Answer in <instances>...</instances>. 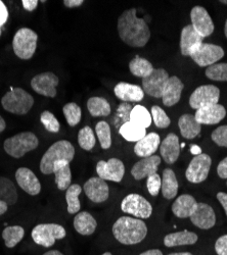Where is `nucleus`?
I'll list each match as a JSON object with an SVG mask.
<instances>
[{
    "label": "nucleus",
    "instance_id": "obj_53",
    "mask_svg": "<svg viewBox=\"0 0 227 255\" xmlns=\"http://www.w3.org/2000/svg\"><path fill=\"white\" fill-rule=\"evenodd\" d=\"M139 255H163V253L159 249H150V250H147V251L142 252Z\"/></svg>",
    "mask_w": 227,
    "mask_h": 255
},
{
    "label": "nucleus",
    "instance_id": "obj_31",
    "mask_svg": "<svg viewBox=\"0 0 227 255\" xmlns=\"http://www.w3.org/2000/svg\"><path fill=\"white\" fill-rule=\"evenodd\" d=\"M161 192L166 199H173L178 192V181L176 175L171 168H165L163 172Z\"/></svg>",
    "mask_w": 227,
    "mask_h": 255
},
{
    "label": "nucleus",
    "instance_id": "obj_51",
    "mask_svg": "<svg viewBox=\"0 0 227 255\" xmlns=\"http://www.w3.org/2000/svg\"><path fill=\"white\" fill-rule=\"evenodd\" d=\"M63 3L65 6L69 7V8H75V7L81 6L84 3V1L83 0H65Z\"/></svg>",
    "mask_w": 227,
    "mask_h": 255
},
{
    "label": "nucleus",
    "instance_id": "obj_33",
    "mask_svg": "<svg viewBox=\"0 0 227 255\" xmlns=\"http://www.w3.org/2000/svg\"><path fill=\"white\" fill-rule=\"evenodd\" d=\"M129 70L130 73L137 78H146L150 76L154 72V67L152 63L143 57L136 55L129 62Z\"/></svg>",
    "mask_w": 227,
    "mask_h": 255
},
{
    "label": "nucleus",
    "instance_id": "obj_46",
    "mask_svg": "<svg viewBox=\"0 0 227 255\" xmlns=\"http://www.w3.org/2000/svg\"><path fill=\"white\" fill-rule=\"evenodd\" d=\"M161 186H162V179L158 174H154V175L148 177L147 187H148L149 193L152 196L155 197L160 193Z\"/></svg>",
    "mask_w": 227,
    "mask_h": 255
},
{
    "label": "nucleus",
    "instance_id": "obj_49",
    "mask_svg": "<svg viewBox=\"0 0 227 255\" xmlns=\"http://www.w3.org/2000/svg\"><path fill=\"white\" fill-rule=\"evenodd\" d=\"M8 18V10L5 4L0 0V29L6 23Z\"/></svg>",
    "mask_w": 227,
    "mask_h": 255
},
{
    "label": "nucleus",
    "instance_id": "obj_27",
    "mask_svg": "<svg viewBox=\"0 0 227 255\" xmlns=\"http://www.w3.org/2000/svg\"><path fill=\"white\" fill-rule=\"evenodd\" d=\"M178 127L180 130V134L185 139H195L202 130V125L199 124L195 118V116L185 114L182 115L178 120Z\"/></svg>",
    "mask_w": 227,
    "mask_h": 255
},
{
    "label": "nucleus",
    "instance_id": "obj_38",
    "mask_svg": "<svg viewBox=\"0 0 227 255\" xmlns=\"http://www.w3.org/2000/svg\"><path fill=\"white\" fill-rule=\"evenodd\" d=\"M66 191H67L66 200L68 204V212L70 215L78 214L81 208V203L79 200V195L82 192L81 186H79L78 184H73Z\"/></svg>",
    "mask_w": 227,
    "mask_h": 255
},
{
    "label": "nucleus",
    "instance_id": "obj_5",
    "mask_svg": "<svg viewBox=\"0 0 227 255\" xmlns=\"http://www.w3.org/2000/svg\"><path fill=\"white\" fill-rule=\"evenodd\" d=\"M39 145L37 136L32 132L18 133L4 141L5 152L14 158L23 157L26 153L35 150Z\"/></svg>",
    "mask_w": 227,
    "mask_h": 255
},
{
    "label": "nucleus",
    "instance_id": "obj_48",
    "mask_svg": "<svg viewBox=\"0 0 227 255\" xmlns=\"http://www.w3.org/2000/svg\"><path fill=\"white\" fill-rule=\"evenodd\" d=\"M217 174L221 179L227 180V156L219 162L217 166Z\"/></svg>",
    "mask_w": 227,
    "mask_h": 255
},
{
    "label": "nucleus",
    "instance_id": "obj_50",
    "mask_svg": "<svg viewBox=\"0 0 227 255\" xmlns=\"http://www.w3.org/2000/svg\"><path fill=\"white\" fill-rule=\"evenodd\" d=\"M39 1L38 0H23L22 4L23 7L27 10V11H33L37 8Z\"/></svg>",
    "mask_w": 227,
    "mask_h": 255
},
{
    "label": "nucleus",
    "instance_id": "obj_25",
    "mask_svg": "<svg viewBox=\"0 0 227 255\" xmlns=\"http://www.w3.org/2000/svg\"><path fill=\"white\" fill-rule=\"evenodd\" d=\"M198 206V202L190 194L180 195L172 205L173 214L179 219L191 218Z\"/></svg>",
    "mask_w": 227,
    "mask_h": 255
},
{
    "label": "nucleus",
    "instance_id": "obj_17",
    "mask_svg": "<svg viewBox=\"0 0 227 255\" xmlns=\"http://www.w3.org/2000/svg\"><path fill=\"white\" fill-rule=\"evenodd\" d=\"M192 223L202 230L212 229L216 224V216L214 209L203 202L198 203V206L191 217Z\"/></svg>",
    "mask_w": 227,
    "mask_h": 255
},
{
    "label": "nucleus",
    "instance_id": "obj_40",
    "mask_svg": "<svg viewBox=\"0 0 227 255\" xmlns=\"http://www.w3.org/2000/svg\"><path fill=\"white\" fill-rule=\"evenodd\" d=\"M78 143L82 149H84L86 151H90L93 149V147L95 146V143H96V139L90 127L86 126L84 128H82V129L79 131Z\"/></svg>",
    "mask_w": 227,
    "mask_h": 255
},
{
    "label": "nucleus",
    "instance_id": "obj_35",
    "mask_svg": "<svg viewBox=\"0 0 227 255\" xmlns=\"http://www.w3.org/2000/svg\"><path fill=\"white\" fill-rule=\"evenodd\" d=\"M0 200L8 206L15 204L17 201V192L14 184L7 178L0 177Z\"/></svg>",
    "mask_w": 227,
    "mask_h": 255
},
{
    "label": "nucleus",
    "instance_id": "obj_15",
    "mask_svg": "<svg viewBox=\"0 0 227 255\" xmlns=\"http://www.w3.org/2000/svg\"><path fill=\"white\" fill-rule=\"evenodd\" d=\"M192 26L196 32L202 37H209L214 32V23L207 11V9L203 6H195L191 11Z\"/></svg>",
    "mask_w": 227,
    "mask_h": 255
},
{
    "label": "nucleus",
    "instance_id": "obj_57",
    "mask_svg": "<svg viewBox=\"0 0 227 255\" xmlns=\"http://www.w3.org/2000/svg\"><path fill=\"white\" fill-rule=\"evenodd\" d=\"M43 255H65V254L59 252L58 250H49L46 253H44Z\"/></svg>",
    "mask_w": 227,
    "mask_h": 255
},
{
    "label": "nucleus",
    "instance_id": "obj_7",
    "mask_svg": "<svg viewBox=\"0 0 227 255\" xmlns=\"http://www.w3.org/2000/svg\"><path fill=\"white\" fill-rule=\"evenodd\" d=\"M32 239L43 247H51L56 240L64 239L67 235L65 228L57 224H40L32 230Z\"/></svg>",
    "mask_w": 227,
    "mask_h": 255
},
{
    "label": "nucleus",
    "instance_id": "obj_21",
    "mask_svg": "<svg viewBox=\"0 0 227 255\" xmlns=\"http://www.w3.org/2000/svg\"><path fill=\"white\" fill-rule=\"evenodd\" d=\"M183 88L184 84L178 77H170L163 90V104L165 106H167V108H171V106L177 104L181 98Z\"/></svg>",
    "mask_w": 227,
    "mask_h": 255
},
{
    "label": "nucleus",
    "instance_id": "obj_56",
    "mask_svg": "<svg viewBox=\"0 0 227 255\" xmlns=\"http://www.w3.org/2000/svg\"><path fill=\"white\" fill-rule=\"evenodd\" d=\"M191 149H192V153H194L195 155L197 154V155H199V154H201L202 152H201V148L200 147H198V146H195V145H193L192 147H191Z\"/></svg>",
    "mask_w": 227,
    "mask_h": 255
},
{
    "label": "nucleus",
    "instance_id": "obj_30",
    "mask_svg": "<svg viewBox=\"0 0 227 255\" xmlns=\"http://www.w3.org/2000/svg\"><path fill=\"white\" fill-rule=\"evenodd\" d=\"M97 227L96 220L87 211H81L74 219L75 230L83 236H89L95 232Z\"/></svg>",
    "mask_w": 227,
    "mask_h": 255
},
{
    "label": "nucleus",
    "instance_id": "obj_12",
    "mask_svg": "<svg viewBox=\"0 0 227 255\" xmlns=\"http://www.w3.org/2000/svg\"><path fill=\"white\" fill-rule=\"evenodd\" d=\"M169 78L170 76L166 70L155 69L150 76L142 79L143 92L155 98H162L164 87Z\"/></svg>",
    "mask_w": 227,
    "mask_h": 255
},
{
    "label": "nucleus",
    "instance_id": "obj_43",
    "mask_svg": "<svg viewBox=\"0 0 227 255\" xmlns=\"http://www.w3.org/2000/svg\"><path fill=\"white\" fill-rule=\"evenodd\" d=\"M151 115L155 125L158 128H160V129H166V128L170 126L171 121L169 117L160 108V106L154 105L151 110Z\"/></svg>",
    "mask_w": 227,
    "mask_h": 255
},
{
    "label": "nucleus",
    "instance_id": "obj_4",
    "mask_svg": "<svg viewBox=\"0 0 227 255\" xmlns=\"http://www.w3.org/2000/svg\"><path fill=\"white\" fill-rule=\"evenodd\" d=\"M1 104L6 112L17 116H24L32 109L34 98L22 88H11L1 98Z\"/></svg>",
    "mask_w": 227,
    "mask_h": 255
},
{
    "label": "nucleus",
    "instance_id": "obj_47",
    "mask_svg": "<svg viewBox=\"0 0 227 255\" xmlns=\"http://www.w3.org/2000/svg\"><path fill=\"white\" fill-rule=\"evenodd\" d=\"M215 251L218 255H227V235H223L215 243Z\"/></svg>",
    "mask_w": 227,
    "mask_h": 255
},
{
    "label": "nucleus",
    "instance_id": "obj_39",
    "mask_svg": "<svg viewBox=\"0 0 227 255\" xmlns=\"http://www.w3.org/2000/svg\"><path fill=\"white\" fill-rule=\"evenodd\" d=\"M95 132L99 140L100 146L102 149H109L112 146V136H111V128L109 124L105 121H100L95 126Z\"/></svg>",
    "mask_w": 227,
    "mask_h": 255
},
{
    "label": "nucleus",
    "instance_id": "obj_32",
    "mask_svg": "<svg viewBox=\"0 0 227 255\" xmlns=\"http://www.w3.org/2000/svg\"><path fill=\"white\" fill-rule=\"evenodd\" d=\"M120 135L129 142H138L147 135V129L132 123L131 121L123 124L120 128Z\"/></svg>",
    "mask_w": 227,
    "mask_h": 255
},
{
    "label": "nucleus",
    "instance_id": "obj_1",
    "mask_svg": "<svg viewBox=\"0 0 227 255\" xmlns=\"http://www.w3.org/2000/svg\"><path fill=\"white\" fill-rule=\"evenodd\" d=\"M118 33L121 40L131 47L146 46L151 38V31L143 18L137 17L136 9L124 11L118 18Z\"/></svg>",
    "mask_w": 227,
    "mask_h": 255
},
{
    "label": "nucleus",
    "instance_id": "obj_11",
    "mask_svg": "<svg viewBox=\"0 0 227 255\" xmlns=\"http://www.w3.org/2000/svg\"><path fill=\"white\" fill-rule=\"evenodd\" d=\"M220 98V90L214 85H203L198 87L190 97V105L194 110H200L208 105L217 104Z\"/></svg>",
    "mask_w": 227,
    "mask_h": 255
},
{
    "label": "nucleus",
    "instance_id": "obj_55",
    "mask_svg": "<svg viewBox=\"0 0 227 255\" xmlns=\"http://www.w3.org/2000/svg\"><path fill=\"white\" fill-rule=\"evenodd\" d=\"M5 128H6V124H5L4 120L2 119V117L0 116V133L3 132L5 130Z\"/></svg>",
    "mask_w": 227,
    "mask_h": 255
},
{
    "label": "nucleus",
    "instance_id": "obj_41",
    "mask_svg": "<svg viewBox=\"0 0 227 255\" xmlns=\"http://www.w3.org/2000/svg\"><path fill=\"white\" fill-rule=\"evenodd\" d=\"M206 77L217 82H227V62H217L208 67Z\"/></svg>",
    "mask_w": 227,
    "mask_h": 255
},
{
    "label": "nucleus",
    "instance_id": "obj_22",
    "mask_svg": "<svg viewBox=\"0 0 227 255\" xmlns=\"http://www.w3.org/2000/svg\"><path fill=\"white\" fill-rule=\"evenodd\" d=\"M180 143L176 134L170 133L163 140L160 145V152L164 161L168 164H173L180 155Z\"/></svg>",
    "mask_w": 227,
    "mask_h": 255
},
{
    "label": "nucleus",
    "instance_id": "obj_63",
    "mask_svg": "<svg viewBox=\"0 0 227 255\" xmlns=\"http://www.w3.org/2000/svg\"><path fill=\"white\" fill-rule=\"evenodd\" d=\"M226 184H227V183H226Z\"/></svg>",
    "mask_w": 227,
    "mask_h": 255
},
{
    "label": "nucleus",
    "instance_id": "obj_2",
    "mask_svg": "<svg viewBox=\"0 0 227 255\" xmlns=\"http://www.w3.org/2000/svg\"><path fill=\"white\" fill-rule=\"evenodd\" d=\"M113 234L116 240L124 245L140 243L148 235L147 224L140 219L122 217L113 226Z\"/></svg>",
    "mask_w": 227,
    "mask_h": 255
},
{
    "label": "nucleus",
    "instance_id": "obj_58",
    "mask_svg": "<svg viewBox=\"0 0 227 255\" xmlns=\"http://www.w3.org/2000/svg\"><path fill=\"white\" fill-rule=\"evenodd\" d=\"M168 255H193L190 252H176V253H170Z\"/></svg>",
    "mask_w": 227,
    "mask_h": 255
},
{
    "label": "nucleus",
    "instance_id": "obj_26",
    "mask_svg": "<svg viewBox=\"0 0 227 255\" xmlns=\"http://www.w3.org/2000/svg\"><path fill=\"white\" fill-rule=\"evenodd\" d=\"M203 43V38L196 32L192 25L185 26L180 36V51L183 56H190L194 47Z\"/></svg>",
    "mask_w": 227,
    "mask_h": 255
},
{
    "label": "nucleus",
    "instance_id": "obj_52",
    "mask_svg": "<svg viewBox=\"0 0 227 255\" xmlns=\"http://www.w3.org/2000/svg\"><path fill=\"white\" fill-rule=\"evenodd\" d=\"M217 199L221 203L222 207L225 210V214L227 216V193H224V192L217 193Z\"/></svg>",
    "mask_w": 227,
    "mask_h": 255
},
{
    "label": "nucleus",
    "instance_id": "obj_16",
    "mask_svg": "<svg viewBox=\"0 0 227 255\" xmlns=\"http://www.w3.org/2000/svg\"><path fill=\"white\" fill-rule=\"evenodd\" d=\"M84 192L86 196L94 203H102L109 199L110 189L105 180L99 177H92L84 184Z\"/></svg>",
    "mask_w": 227,
    "mask_h": 255
},
{
    "label": "nucleus",
    "instance_id": "obj_37",
    "mask_svg": "<svg viewBox=\"0 0 227 255\" xmlns=\"http://www.w3.org/2000/svg\"><path fill=\"white\" fill-rule=\"evenodd\" d=\"M129 118L132 123L144 128V129L150 128L153 121L152 115L149 113V111L144 108V106L139 104L135 105L132 109V111L130 112Z\"/></svg>",
    "mask_w": 227,
    "mask_h": 255
},
{
    "label": "nucleus",
    "instance_id": "obj_60",
    "mask_svg": "<svg viewBox=\"0 0 227 255\" xmlns=\"http://www.w3.org/2000/svg\"><path fill=\"white\" fill-rule=\"evenodd\" d=\"M220 3H223V4H226V5H227V0H221Z\"/></svg>",
    "mask_w": 227,
    "mask_h": 255
},
{
    "label": "nucleus",
    "instance_id": "obj_8",
    "mask_svg": "<svg viewBox=\"0 0 227 255\" xmlns=\"http://www.w3.org/2000/svg\"><path fill=\"white\" fill-rule=\"evenodd\" d=\"M190 56L199 67L206 68L217 63L224 56V50L215 44L201 43L192 49Z\"/></svg>",
    "mask_w": 227,
    "mask_h": 255
},
{
    "label": "nucleus",
    "instance_id": "obj_20",
    "mask_svg": "<svg viewBox=\"0 0 227 255\" xmlns=\"http://www.w3.org/2000/svg\"><path fill=\"white\" fill-rule=\"evenodd\" d=\"M161 160L162 159L159 155H152L138 160L131 168L132 177L136 181H140L144 178L157 174Z\"/></svg>",
    "mask_w": 227,
    "mask_h": 255
},
{
    "label": "nucleus",
    "instance_id": "obj_9",
    "mask_svg": "<svg viewBox=\"0 0 227 255\" xmlns=\"http://www.w3.org/2000/svg\"><path fill=\"white\" fill-rule=\"evenodd\" d=\"M121 209L136 219H149L153 214L152 204L139 194H129L121 202Z\"/></svg>",
    "mask_w": 227,
    "mask_h": 255
},
{
    "label": "nucleus",
    "instance_id": "obj_59",
    "mask_svg": "<svg viewBox=\"0 0 227 255\" xmlns=\"http://www.w3.org/2000/svg\"><path fill=\"white\" fill-rule=\"evenodd\" d=\"M224 34H225V37L227 38V18L225 20V27H224Z\"/></svg>",
    "mask_w": 227,
    "mask_h": 255
},
{
    "label": "nucleus",
    "instance_id": "obj_61",
    "mask_svg": "<svg viewBox=\"0 0 227 255\" xmlns=\"http://www.w3.org/2000/svg\"><path fill=\"white\" fill-rule=\"evenodd\" d=\"M101 255H113L111 252H105L104 254H101Z\"/></svg>",
    "mask_w": 227,
    "mask_h": 255
},
{
    "label": "nucleus",
    "instance_id": "obj_36",
    "mask_svg": "<svg viewBox=\"0 0 227 255\" xmlns=\"http://www.w3.org/2000/svg\"><path fill=\"white\" fill-rule=\"evenodd\" d=\"M25 236V230L20 226L6 227L2 232V238L7 248L15 247Z\"/></svg>",
    "mask_w": 227,
    "mask_h": 255
},
{
    "label": "nucleus",
    "instance_id": "obj_18",
    "mask_svg": "<svg viewBox=\"0 0 227 255\" xmlns=\"http://www.w3.org/2000/svg\"><path fill=\"white\" fill-rule=\"evenodd\" d=\"M226 117V110L223 105L217 103L208 105L196 112L195 118L201 125H216Z\"/></svg>",
    "mask_w": 227,
    "mask_h": 255
},
{
    "label": "nucleus",
    "instance_id": "obj_6",
    "mask_svg": "<svg viewBox=\"0 0 227 255\" xmlns=\"http://www.w3.org/2000/svg\"><path fill=\"white\" fill-rule=\"evenodd\" d=\"M38 35L29 28L19 29L13 36L12 49L14 54L24 60L33 57L37 48Z\"/></svg>",
    "mask_w": 227,
    "mask_h": 255
},
{
    "label": "nucleus",
    "instance_id": "obj_13",
    "mask_svg": "<svg viewBox=\"0 0 227 255\" xmlns=\"http://www.w3.org/2000/svg\"><path fill=\"white\" fill-rule=\"evenodd\" d=\"M96 173L102 180L120 183L125 175V166L118 158H110L108 161L100 160L96 164Z\"/></svg>",
    "mask_w": 227,
    "mask_h": 255
},
{
    "label": "nucleus",
    "instance_id": "obj_14",
    "mask_svg": "<svg viewBox=\"0 0 227 255\" xmlns=\"http://www.w3.org/2000/svg\"><path fill=\"white\" fill-rule=\"evenodd\" d=\"M57 85L58 77L51 72L36 75L31 80V87L36 93L50 98H54L56 96Z\"/></svg>",
    "mask_w": 227,
    "mask_h": 255
},
{
    "label": "nucleus",
    "instance_id": "obj_62",
    "mask_svg": "<svg viewBox=\"0 0 227 255\" xmlns=\"http://www.w3.org/2000/svg\"><path fill=\"white\" fill-rule=\"evenodd\" d=\"M0 36H1V29H0Z\"/></svg>",
    "mask_w": 227,
    "mask_h": 255
},
{
    "label": "nucleus",
    "instance_id": "obj_42",
    "mask_svg": "<svg viewBox=\"0 0 227 255\" xmlns=\"http://www.w3.org/2000/svg\"><path fill=\"white\" fill-rule=\"evenodd\" d=\"M63 112H64L65 118L70 127H75L81 122L82 111L77 103H75V102L67 103L64 106Z\"/></svg>",
    "mask_w": 227,
    "mask_h": 255
},
{
    "label": "nucleus",
    "instance_id": "obj_45",
    "mask_svg": "<svg viewBox=\"0 0 227 255\" xmlns=\"http://www.w3.org/2000/svg\"><path fill=\"white\" fill-rule=\"evenodd\" d=\"M211 138L218 146L227 148V125L220 126L215 129L211 134Z\"/></svg>",
    "mask_w": 227,
    "mask_h": 255
},
{
    "label": "nucleus",
    "instance_id": "obj_28",
    "mask_svg": "<svg viewBox=\"0 0 227 255\" xmlns=\"http://www.w3.org/2000/svg\"><path fill=\"white\" fill-rule=\"evenodd\" d=\"M198 235L190 231H181L168 234L164 238V244L166 247H176L183 245H194L198 242Z\"/></svg>",
    "mask_w": 227,
    "mask_h": 255
},
{
    "label": "nucleus",
    "instance_id": "obj_24",
    "mask_svg": "<svg viewBox=\"0 0 227 255\" xmlns=\"http://www.w3.org/2000/svg\"><path fill=\"white\" fill-rule=\"evenodd\" d=\"M115 95L122 101L125 102H139L144 97V92L138 85L129 83H118L114 88Z\"/></svg>",
    "mask_w": 227,
    "mask_h": 255
},
{
    "label": "nucleus",
    "instance_id": "obj_29",
    "mask_svg": "<svg viewBox=\"0 0 227 255\" xmlns=\"http://www.w3.org/2000/svg\"><path fill=\"white\" fill-rule=\"evenodd\" d=\"M53 174L55 176V183L58 190L66 191L71 186L72 173L69 161L61 160L56 162L53 167Z\"/></svg>",
    "mask_w": 227,
    "mask_h": 255
},
{
    "label": "nucleus",
    "instance_id": "obj_34",
    "mask_svg": "<svg viewBox=\"0 0 227 255\" xmlns=\"http://www.w3.org/2000/svg\"><path fill=\"white\" fill-rule=\"evenodd\" d=\"M87 109L89 114L94 117H108L112 110L111 105L107 99L102 97H91L87 101Z\"/></svg>",
    "mask_w": 227,
    "mask_h": 255
},
{
    "label": "nucleus",
    "instance_id": "obj_23",
    "mask_svg": "<svg viewBox=\"0 0 227 255\" xmlns=\"http://www.w3.org/2000/svg\"><path fill=\"white\" fill-rule=\"evenodd\" d=\"M161 138L157 133H149L141 140L135 143L134 153L139 157H150L155 155L156 151L160 148Z\"/></svg>",
    "mask_w": 227,
    "mask_h": 255
},
{
    "label": "nucleus",
    "instance_id": "obj_44",
    "mask_svg": "<svg viewBox=\"0 0 227 255\" xmlns=\"http://www.w3.org/2000/svg\"><path fill=\"white\" fill-rule=\"evenodd\" d=\"M40 121L44 126L45 129L50 133H58L59 131V123L54 117L53 114H51L48 111L43 112L40 116Z\"/></svg>",
    "mask_w": 227,
    "mask_h": 255
},
{
    "label": "nucleus",
    "instance_id": "obj_54",
    "mask_svg": "<svg viewBox=\"0 0 227 255\" xmlns=\"http://www.w3.org/2000/svg\"><path fill=\"white\" fill-rule=\"evenodd\" d=\"M7 208H8V205L5 202L0 200V216L5 214V212L7 211Z\"/></svg>",
    "mask_w": 227,
    "mask_h": 255
},
{
    "label": "nucleus",
    "instance_id": "obj_3",
    "mask_svg": "<svg viewBox=\"0 0 227 255\" xmlns=\"http://www.w3.org/2000/svg\"><path fill=\"white\" fill-rule=\"evenodd\" d=\"M75 156V148L71 142L60 140L53 143L40 161V171L43 175L53 174L54 164L58 161L66 160L71 162Z\"/></svg>",
    "mask_w": 227,
    "mask_h": 255
},
{
    "label": "nucleus",
    "instance_id": "obj_10",
    "mask_svg": "<svg viewBox=\"0 0 227 255\" xmlns=\"http://www.w3.org/2000/svg\"><path fill=\"white\" fill-rule=\"evenodd\" d=\"M212 165V158L206 153L196 155L188 166L185 177L193 184L203 183L209 176Z\"/></svg>",
    "mask_w": 227,
    "mask_h": 255
},
{
    "label": "nucleus",
    "instance_id": "obj_19",
    "mask_svg": "<svg viewBox=\"0 0 227 255\" xmlns=\"http://www.w3.org/2000/svg\"><path fill=\"white\" fill-rule=\"evenodd\" d=\"M15 180L18 186L29 195H38L41 191V184L36 175L28 167H19L15 172Z\"/></svg>",
    "mask_w": 227,
    "mask_h": 255
}]
</instances>
